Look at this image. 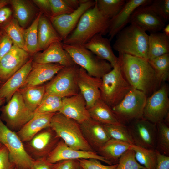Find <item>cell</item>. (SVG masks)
Masks as SVG:
<instances>
[{
    "label": "cell",
    "instance_id": "cell-39",
    "mask_svg": "<svg viewBox=\"0 0 169 169\" xmlns=\"http://www.w3.org/2000/svg\"><path fill=\"white\" fill-rule=\"evenodd\" d=\"M98 8L110 19L116 16L123 8L125 0H96Z\"/></svg>",
    "mask_w": 169,
    "mask_h": 169
},
{
    "label": "cell",
    "instance_id": "cell-19",
    "mask_svg": "<svg viewBox=\"0 0 169 169\" xmlns=\"http://www.w3.org/2000/svg\"><path fill=\"white\" fill-rule=\"evenodd\" d=\"M59 112L80 124L90 118L86 101L80 92L63 98L62 107Z\"/></svg>",
    "mask_w": 169,
    "mask_h": 169
},
{
    "label": "cell",
    "instance_id": "cell-41",
    "mask_svg": "<svg viewBox=\"0 0 169 169\" xmlns=\"http://www.w3.org/2000/svg\"><path fill=\"white\" fill-rule=\"evenodd\" d=\"M116 169H146L136 161L133 150L131 149L120 158Z\"/></svg>",
    "mask_w": 169,
    "mask_h": 169
},
{
    "label": "cell",
    "instance_id": "cell-40",
    "mask_svg": "<svg viewBox=\"0 0 169 169\" xmlns=\"http://www.w3.org/2000/svg\"><path fill=\"white\" fill-rule=\"evenodd\" d=\"M104 125L110 138L134 145L126 125Z\"/></svg>",
    "mask_w": 169,
    "mask_h": 169
},
{
    "label": "cell",
    "instance_id": "cell-57",
    "mask_svg": "<svg viewBox=\"0 0 169 169\" xmlns=\"http://www.w3.org/2000/svg\"><path fill=\"white\" fill-rule=\"evenodd\" d=\"M3 146V145L0 143V148L1 147Z\"/></svg>",
    "mask_w": 169,
    "mask_h": 169
},
{
    "label": "cell",
    "instance_id": "cell-23",
    "mask_svg": "<svg viewBox=\"0 0 169 169\" xmlns=\"http://www.w3.org/2000/svg\"><path fill=\"white\" fill-rule=\"evenodd\" d=\"M80 124L85 140L96 152L110 139L104 125L90 118Z\"/></svg>",
    "mask_w": 169,
    "mask_h": 169
},
{
    "label": "cell",
    "instance_id": "cell-20",
    "mask_svg": "<svg viewBox=\"0 0 169 169\" xmlns=\"http://www.w3.org/2000/svg\"><path fill=\"white\" fill-rule=\"evenodd\" d=\"M62 42H56L51 44L42 52L33 55V62L40 64L55 63L64 67L75 64L69 53L62 46Z\"/></svg>",
    "mask_w": 169,
    "mask_h": 169
},
{
    "label": "cell",
    "instance_id": "cell-11",
    "mask_svg": "<svg viewBox=\"0 0 169 169\" xmlns=\"http://www.w3.org/2000/svg\"><path fill=\"white\" fill-rule=\"evenodd\" d=\"M60 139L49 127L43 129L30 140L23 144L27 153L35 160L46 158Z\"/></svg>",
    "mask_w": 169,
    "mask_h": 169
},
{
    "label": "cell",
    "instance_id": "cell-42",
    "mask_svg": "<svg viewBox=\"0 0 169 169\" xmlns=\"http://www.w3.org/2000/svg\"><path fill=\"white\" fill-rule=\"evenodd\" d=\"M149 6L165 23L169 20V0H153Z\"/></svg>",
    "mask_w": 169,
    "mask_h": 169
},
{
    "label": "cell",
    "instance_id": "cell-2",
    "mask_svg": "<svg viewBox=\"0 0 169 169\" xmlns=\"http://www.w3.org/2000/svg\"><path fill=\"white\" fill-rule=\"evenodd\" d=\"M110 19L98 9L96 1L82 15L75 29L63 41L67 44L83 46L97 34L108 33Z\"/></svg>",
    "mask_w": 169,
    "mask_h": 169
},
{
    "label": "cell",
    "instance_id": "cell-53",
    "mask_svg": "<svg viewBox=\"0 0 169 169\" xmlns=\"http://www.w3.org/2000/svg\"><path fill=\"white\" fill-rule=\"evenodd\" d=\"M162 33L165 35L169 37V24H167L164 26L163 29Z\"/></svg>",
    "mask_w": 169,
    "mask_h": 169
},
{
    "label": "cell",
    "instance_id": "cell-28",
    "mask_svg": "<svg viewBox=\"0 0 169 169\" xmlns=\"http://www.w3.org/2000/svg\"><path fill=\"white\" fill-rule=\"evenodd\" d=\"M132 145L112 139H109L96 152L113 164H117L121 156Z\"/></svg>",
    "mask_w": 169,
    "mask_h": 169
},
{
    "label": "cell",
    "instance_id": "cell-55",
    "mask_svg": "<svg viewBox=\"0 0 169 169\" xmlns=\"http://www.w3.org/2000/svg\"><path fill=\"white\" fill-rule=\"evenodd\" d=\"M5 101V99L4 98L0 97V107L2 105L4 104Z\"/></svg>",
    "mask_w": 169,
    "mask_h": 169
},
{
    "label": "cell",
    "instance_id": "cell-21",
    "mask_svg": "<svg viewBox=\"0 0 169 169\" xmlns=\"http://www.w3.org/2000/svg\"><path fill=\"white\" fill-rule=\"evenodd\" d=\"M153 0H126L124 6L119 13L110 19L108 36L111 41L130 22L131 16L135 10L138 7L150 4Z\"/></svg>",
    "mask_w": 169,
    "mask_h": 169
},
{
    "label": "cell",
    "instance_id": "cell-15",
    "mask_svg": "<svg viewBox=\"0 0 169 169\" xmlns=\"http://www.w3.org/2000/svg\"><path fill=\"white\" fill-rule=\"evenodd\" d=\"M27 52L13 44L10 50L0 60V81L3 84L29 60Z\"/></svg>",
    "mask_w": 169,
    "mask_h": 169
},
{
    "label": "cell",
    "instance_id": "cell-35",
    "mask_svg": "<svg viewBox=\"0 0 169 169\" xmlns=\"http://www.w3.org/2000/svg\"><path fill=\"white\" fill-rule=\"evenodd\" d=\"M42 12H40L31 24L24 30V38L26 51L30 55L38 51V26Z\"/></svg>",
    "mask_w": 169,
    "mask_h": 169
},
{
    "label": "cell",
    "instance_id": "cell-44",
    "mask_svg": "<svg viewBox=\"0 0 169 169\" xmlns=\"http://www.w3.org/2000/svg\"><path fill=\"white\" fill-rule=\"evenodd\" d=\"M82 169H116L117 164L105 165L100 161L95 159H82L78 160Z\"/></svg>",
    "mask_w": 169,
    "mask_h": 169
},
{
    "label": "cell",
    "instance_id": "cell-45",
    "mask_svg": "<svg viewBox=\"0 0 169 169\" xmlns=\"http://www.w3.org/2000/svg\"><path fill=\"white\" fill-rule=\"evenodd\" d=\"M13 42L7 34L2 29L0 30V60L11 49Z\"/></svg>",
    "mask_w": 169,
    "mask_h": 169
},
{
    "label": "cell",
    "instance_id": "cell-49",
    "mask_svg": "<svg viewBox=\"0 0 169 169\" xmlns=\"http://www.w3.org/2000/svg\"><path fill=\"white\" fill-rule=\"evenodd\" d=\"M33 1L39 7L46 17L49 18L51 16V7L49 0H34Z\"/></svg>",
    "mask_w": 169,
    "mask_h": 169
},
{
    "label": "cell",
    "instance_id": "cell-32",
    "mask_svg": "<svg viewBox=\"0 0 169 169\" xmlns=\"http://www.w3.org/2000/svg\"><path fill=\"white\" fill-rule=\"evenodd\" d=\"M12 6L15 18L21 27L24 28L28 25L33 13L31 5L23 0H9Z\"/></svg>",
    "mask_w": 169,
    "mask_h": 169
},
{
    "label": "cell",
    "instance_id": "cell-14",
    "mask_svg": "<svg viewBox=\"0 0 169 169\" xmlns=\"http://www.w3.org/2000/svg\"><path fill=\"white\" fill-rule=\"evenodd\" d=\"M95 4V1L87 0L71 13L49 18L62 41L65 40L74 30L83 14Z\"/></svg>",
    "mask_w": 169,
    "mask_h": 169
},
{
    "label": "cell",
    "instance_id": "cell-38",
    "mask_svg": "<svg viewBox=\"0 0 169 169\" xmlns=\"http://www.w3.org/2000/svg\"><path fill=\"white\" fill-rule=\"evenodd\" d=\"M156 125V149L160 153L169 156V127L163 121Z\"/></svg>",
    "mask_w": 169,
    "mask_h": 169
},
{
    "label": "cell",
    "instance_id": "cell-30",
    "mask_svg": "<svg viewBox=\"0 0 169 169\" xmlns=\"http://www.w3.org/2000/svg\"><path fill=\"white\" fill-rule=\"evenodd\" d=\"M169 53V37L159 32L150 33L148 36V60Z\"/></svg>",
    "mask_w": 169,
    "mask_h": 169
},
{
    "label": "cell",
    "instance_id": "cell-56",
    "mask_svg": "<svg viewBox=\"0 0 169 169\" xmlns=\"http://www.w3.org/2000/svg\"><path fill=\"white\" fill-rule=\"evenodd\" d=\"M3 84L0 81V87Z\"/></svg>",
    "mask_w": 169,
    "mask_h": 169
},
{
    "label": "cell",
    "instance_id": "cell-26",
    "mask_svg": "<svg viewBox=\"0 0 169 169\" xmlns=\"http://www.w3.org/2000/svg\"><path fill=\"white\" fill-rule=\"evenodd\" d=\"M109 39L100 34L93 37L82 46L96 55L109 62L112 67L118 62V58L114 54Z\"/></svg>",
    "mask_w": 169,
    "mask_h": 169
},
{
    "label": "cell",
    "instance_id": "cell-9",
    "mask_svg": "<svg viewBox=\"0 0 169 169\" xmlns=\"http://www.w3.org/2000/svg\"><path fill=\"white\" fill-rule=\"evenodd\" d=\"M79 67L76 64L64 67L45 85V93L62 98L78 94L80 92L77 83V77Z\"/></svg>",
    "mask_w": 169,
    "mask_h": 169
},
{
    "label": "cell",
    "instance_id": "cell-18",
    "mask_svg": "<svg viewBox=\"0 0 169 169\" xmlns=\"http://www.w3.org/2000/svg\"><path fill=\"white\" fill-rule=\"evenodd\" d=\"M101 82V78L90 75L85 70L79 67L77 74V83L79 92L86 101L87 109L100 98Z\"/></svg>",
    "mask_w": 169,
    "mask_h": 169
},
{
    "label": "cell",
    "instance_id": "cell-25",
    "mask_svg": "<svg viewBox=\"0 0 169 169\" xmlns=\"http://www.w3.org/2000/svg\"><path fill=\"white\" fill-rule=\"evenodd\" d=\"M33 61V57H32L21 69L0 87V97L4 98L7 102L23 84L31 69Z\"/></svg>",
    "mask_w": 169,
    "mask_h": 169
},
{
    "label": "cell",
    "instance_id": "cell-5",
    "mask_svg": "<svg viewBox=\"0 0 169 169\" xmlns=\"http://www.w3.org/2000/svg\"><path fill=\"white\" fill-rule=\"evenodd\" d=\"M101 80L100 98L111 108L119 103L132 88L123 75L119 61Z\"/></svg>",
    "mask_w": 169,
    "mask_h": 169
},
{
    "label": "cell",
    "instance_id": "cell-36",
    "mask_svg": "<svg viewBox=\"0 0 169 169\" xmlns=\"http://www.w3.org/2000/svg\"><path fill=\"white\" fill-rule=\"evenodd\" d=\"M160 84L167 80L169 77V53L148 60Z\"/></svg>",
    "mask_w": 169,
    "mask_h": 169
},
{
    "label": "cell",
    "instance_id": "cell-52",
    "mask_svg": "<svg viewBox=\"0 0 169 169\" xmlns=\"http://www.w3.org/2000/svg\"><path fill=\"white\" fill-rule=\"evenodd\" d=\"M87 1V0H65L68 5L74 10L77 9L82 3Z\"/></svg>",
    "mask_w": 169,
    "mask_h": 169
},
{
    "label": "cell",
    "instance_id": "cell-3",
    "mask_svg": "<svg viewBox=\"0 0 169 169\" xmlns=\"http://www.w3.org/2000/svg\"><path fill=\"white\" fill-rule=\"evenodd\" d=\"M130 23L116 35L113 48L119 53L148 60L149 35L136 24Z\"/></svg>",
    "mask_w": 169,
    "mask_h": 169
},
{
    "label": "cell",
    "instance_id": "cell-58",
    "mask_svg": "<svg viewBox=\"0 0 169 169\" xmlns=\"http://www.w3.org/2000/svg\"><path fill=\"white\" fill-rule=\"evenodd\" d=\"M14 169H17L16 167H15Z\"/></svg>",
    "mask_w": 169,
    "mask_h": 169
},
{
    "label": "cell",
    "instance_id": "cell-4",
    "mask_svg": "<svg viewBox=\"0 0 169 169\" xmlns=\"http://www.w3.org/2000/svg\"><path fill=\"white\" fill-rule=\"evenodd\" d=\"M50 127L68 146L77 150L95 151L84 137L80 124L75 120L57 112L52 117Z\"/></svg>",
    "mask_w": 169,
    "mask_h": 169
},
{
    "label": "cell",
    "instance_id": "cell-31",
    "mask_svg": "<svg viewBox=\"0 0 169 169\" xmlns=\"http://www.w3.org/2000/svg\"><path fill=\"white\" fill-rule=\"evenodd\" d=\"M28 108L34 112L40 104L45 93V85L21 88L18 90Z\"/></svg>",
    "mask_w": 169,
    "mask_h": 169
},
{
    "label": "cell",
    "instance_id": "cell-34",
    "mask_svg": "<svg viewBox=\"0 0 169 169\" xmlns=\"http://www.w3.org/2000/svg\"><path fill=\"white\" fill-rule=\"evenodd\" d=\"M1 28L11 38L13 44L27 51L24 38V29L15 18H12L3 25Z\"/></svg>",
    "mask_w": 169,
    "mask_h": 169
},
{
    "label": "cell",
    "instance_id": "cell-7",
    "mask_svg": "<svg viewBox=\"0 0 169 169\" xmlns=\"http://www.w3.org/2000/svg\"><path fill=\"white\" fill-rule=\"evenodd\" d=\"M147 96L142 92L132 88L122 100L111 108L119 121L126 125L143 118Z\"/></svg>",
    "mask_w": 169,
    "mask_h": 169
},
{
    "label": "cell",
    "instance_id": "cell-54",
    "mask_svg": "<svg viewBox=\"0 0 169 169\" xmlns=\"http://www.w3.org/2000/svg\"><path fill=\"white\" fill-rule=\"evenodd\" d=\"M9 3V0H0V9Z\"/></svg>",
    "mask_w": 169,
    "mask_h": 169
},
{
    "label": "cell",
    "instance_id": "cell-29",
    "mask_svg": "<svg viewBox=\"0 0 169 169\" xmlns=\"http://www.w3.org/2000/svg\"><path fill=\"white\" fill-rule=\"evenodd\" d=\"M88 110L90 118L103 125H122L116 117L111 108L101 98Z\"/></svg>",
    "mask_w": 169,
    "mask_h": 169
},
{
    "label": "cell",
    "instance_id": "cell-12",
    "mask_svg": "<svg viewBox=\"0 0 169 169\" xmlns=\"http://www.w3.org/2000/svg\"><path fill=\"white\" fill-rule=\"evenodd\" d=\"M168 90V86L165 84L147 97L143 118L155 124L163 121L169 113Z\"/></svg>",
    "mask_w": 169,
    "mask_h": 169
},
{
    "label": "cell",
    "instance_id": "cell-10",
    "mask_svg": "<svg viewBox=\"0 0 169 169\" xmlns=\"http://www.w3.org/2000/svg\"><path fill=\"white\" fill-rule=\"evenodd\" d=\"M0 143L7 148L10 160L17 169H28L30 167L34 160L27 153L23 143L16 132L9 129L0 117Z\"/></svg>",
    "mask_w": 169,
    "mask_h": 169
},
{
    "label": "cell",
    "instance_id": "cell-43",
    "mask_svg": "<svg viewBox=\"0 0 169 169\" xmlns=\"http://www.w3.org/2000/svg\"><path fill=\"white\" fill-rule=\"evenodd\" d=\"M52 16L55 17L72 13L74 9L66 3L65 0H49Z\"/></svg>",
    "mask_w": 169,
    "mask_h": 169
},
{
    "label": "cell",
    "instance_id": "cell-17",
    "mask_svg": "<svg viewBox=\"0 0 169 169\" xmlns=\"http://www.w3.org/2000/svg\"><path fill=\"white\" fill-rule=\"evenodd\" d=\"M149 5L137 7L132 14L129 23H134L150 33L159 32L165 26V22L151 8Z\"/></svg>",
    "mask_w": 169,
    "mask_h": 169
},
{
    "label": "cell",
    "instance_id": "cell-27",
    "mask_svg": "<svg viewBox=\"0 0 169 169\" xmlns=\"http://www.w3.org/2000/svg\"><path fill=\"white\" fill-rule=\"evenodd\" d=\"M62 41L49 18L42 15L38 26V51L44 50L53 43Z\"/></svg>",
    "mask_w": 169,
    "mask_h": 169
},
{
    "label": "cell",
    "instance_id": "cell-24",
    "mask_svg": "<svg viewBox=\"0 0 169 169\" xmlns=\"http://www.w3.org/2000/svg\"><path fill=\"white\" fill-rule=\"evenodd\" d=\"M55 113L35 114L33 117L16 132L23 142L28 141L44 129L50 127L52 117Z\"/></svg>",
    "mask_w": 169,
    "mask_h": 169
},
{
    "label": "cell",
    "instance_id": "cell-1",
    "mask_svg": "<svg viewBox=\"0 0 169 169\" xmlns=\"http://www.w3.org/2000/svg\"><path fill=\"white\" fill-rule=\"evenodd\" d=\"M118 61L124 77L133 88L151 95L160 84L148 60L119 53Z\"/></svg>",
    "mask_w": 169,
    "mask_h": 169
},
{
    "label": "cell",
    "instance_id": "cell-46",
    "mask_svg": "<svg viewBox=\"0 0 169 169\" xmlns=\"http://www.w3.org/2000/svg\"><path fill=\"white\" fill-rule=\"evenodd\" d=\"M15 167L10 160L8 150L3 145L0 148V169H14Z\"/></svg>",
    "mask_w": 169,
    "mask_h": 169
},
{
    "label": "cell",
    "instance_id": "cell-50",
    "mask_svg": "<svg viewBox=\"0 0 169 169\" xmlns=\"http://www.w3.org/2000/svg\"><path fill=\"white\" fill-rule=\"evenodd\" d=\"M156 150L157 163L156 169H169V156L163 154Z\"/></svg>",
    "mask_w": 169,
    "mask_h": 169
},
{
    "label": "cell",
    "instance_id": "cell-37",
    "mask_svg": "<svg viewBox=\"0 0 169 169\" xmlns=\"http://www.w3.org/2000/svg\"><path fill=\"white\" fill-rule=\"evenodd\" d=\"M62 98L45 93L40 104L34 111V114L59 112L62 107Z\"/></svg>",
    "mask_w": 169,
    "mask_h": 169
},
{
    "label": "cell",
    "instance_id": "cell-8",
    "mask_svg": "<svg viewBox=\"0 0 169 169\" xmlns=\"http://www.w3.org/2000/svg\"><path fill=\"white\" fill-rule=\"evenodd\" d=\"M1 120L7 127L16 132L34 116V112L25 104L20 92L18 90L7 104L0 109Z\"/></svg>",
    "mask_w": 169,
    "mask_h": 169
},
{
    "label": "cell",
    "instance_id": "cell-16",
    "mask_svg": "<svg viewBox=\"0 0 169 169\" xmlns=\"http://www.w3.org/2000/svg\"><path fill=\"white\" fill-rule=\"evenodd\" d=\"M46 159L48 161L52 163H55L65 160L95 159L109 165L113 164L96 152L73 149L67 145L61 139Z\"/></svg>",
    "mask_w": 169,
    "mask_h": 169
},
{
    "label": "cell",
    "instance_id": "cell-47",
    "mask_svg": "<svg viewBox=\"0 0 169 169\" xmlns=\"http://www.w3.org/2000/svg\"><path fill=\"white\" fill-rule=\"evenodd\" d=\"M56 163H52L46 158L34 160L30 167L28 169H55Z\"/></svg>",
    "mask_w": 169,
    "mask_h": 169
},
{
    "label": "cell",
    "instance_id": "cell-48",
    "mask_svg": "<svg viewBox=\"0 0 169 169\" xmlns=\"http://www.w3.org/2000/svg\"><path fill=\"white\" fill-rule=\"evenodd\" d=\"M56 163L55 169H80L78 160H68L62 161Z\"/></svg>",
    "mask_w": 169,
    "mask_h": 169
},
{
    "label": "cell",
    "instance_id": "cell-33",
    "mask_svg": "<svg viewBox=\"0 0 169 169\" xmlns=\"http://www.w3.org/2000/svg\"><path fill=\"white\" fill-rule=\"evenodd\" d=\"M131 149L137 162L146 169H156L157 163V150L133 145Z\"/></svg>",
    "mask_w": 169,
    "mask_h": 169
},
{
    "label": "cell",
    "instance_id": "cell-6",
    "mask_svg": "<svg viewBox=\"0 0 169 169\" xmlns=\"http://www.w3.org/2000/svg\"><path fill=\"white\" fill-rule=\"evenodd\" d=\"M62 44L74 63L85 70L91 76L101 78L112 69L109 62L98 57L82 46L67 44L62 42Z\"/></svg>",
    "mask_w": 169,
    "mask_h": 169
},
{
    "label": "cell",
    "instance_id": "cell-22",
    "mask_svg": "<svg viewBox=\"0 0 169 169\" xmlns=\"http://www.w3.org/2000/svg\"><path fill=\"white\" fill-rule=\"evenodd\" d=\"M64 67L57 64H40L33 61L31 69L20 89L41 85L52 79Z\"/></svg>",
    "mask_w": 169,
    "mask_h": 169
},
{
    "label": "cell",
    "instance_id": "cell-13",
    "mask_svg": "<svg viewBox=\"0 0 169 169\" xmlns=\"http://www.w3.org/2000/svg\"><path fill=\"white\" fill-rule=\"evenodd\" d=\"M126 126L134 145L148 149H156V124L142 118Z\"/></svg>",
    "mask_w": 169,
    "mask_h": 169
},
{
    "label": "cell",
    "instance_id": "cell-51",
    "mask_svg": "<svg viewBox=\"0 0 169 169\" xmlns=\"http://www.w3.org/2000/svg\"><path fill=\"white\" fill-rule=\"evenodd\" d=\"M12 14L11 9L7 7H4L0 9V24L6 21Z\"/></svg>",
    "mask_w": 169,
    "mask_h": 169
},
{
    "label": "cell",
    "instance_id": "cell-59",
    "mask_svg": "<svg viewBox=\"0 0 169 169\" xmlns=\"http://www.w3.org/2000/svg\"><path fill=\"white\" fill-rule=\"evenodd\" d=\"M80 169H82V168H81H81H80Z\"/></svg>",
    "mask_w": 169,
    "mask_h": 169
}]
</instances>
